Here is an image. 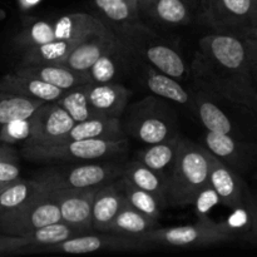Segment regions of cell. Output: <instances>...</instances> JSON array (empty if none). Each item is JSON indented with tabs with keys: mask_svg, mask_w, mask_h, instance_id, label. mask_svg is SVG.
Instances as JSON below:
<instances>
[{
	"mask_svg": "<svg viewBox=\"0 0 257 257\" xmlns=\"http://www.w3.org/2000/svg\"><path fill=\"white\" fill-rule=\"evenodd\" d=\"M3 145H5V143H3V142H2V141H0V147H2V146H3Z\"/></svg>",
	"mask_w": 257,
	"mask_h": 257,
	"instance_id": "ee69618b",
	"label": "cell"
},
{
	"mask_svg": "<svg viewBox=\"0 0 257 257\" xmlns=\"http://www.w3.org/2000/svg\"><path fill=\"white\" fill-rule=\"evenodd\" d=\"M243 42H245L251 73H252L253 80H255L257 87V28L252 29L247 35L243 37Z\"/></svg>",
	"mask_w": 257,
	"mask_h": 257,
	"instance_id": "ab89813d",
	"label": "cell"
},
{
	"mask_svg": "<svg viewBox=\"0 0 257 257\" xmlns=\"http://www.w3.org/2000/svg\"><path fill=\"white\" fill-rule=\"evenodd\" d=\"M255 0H206L205 22L215 33L243 38L253 29Z\"/></svg>",
	"mask_w": 257,
	"mask_h": 257,
	"instance_id": "7c38bea8",
	"label": "cell"
},
{
	"mask_svg": "<svg viewBox=\"0 0 257 257\" xmlns=\"http://www.w3.org/2000/svg\"><path fill=\"white\" fill-rule=\"evenodd\" d=\"M124 162L120 160L92 161L77 165H54L38 171L33 180L45 190H85L100 187L120 178Z\"/></svg>",
	"mask_w": 257,
	"mask_h": 257,
	"instance_id": "ba28073f",
	"label": "cell"
},
{
	"mask_svg": "<svg viewBox=\"0 0 257 257\" xmlns=\"http://www.w3.org/2000/svg\"><path fill=\"white\" fill-rule=\"evenodd\" d=\"M22 177L19 156L13 146L3 145L0 147V186Z\"/></svg>",
	"mask_w": 257,
	"mask_h": 257,
	"instance_id": "d590c367",
	"label": "cell"
},
{
	"mask_svg": "<svg viewBox=\"0 0 257 257\" xmlns=\"http://www.w3.org/2000/svg\"><path fill=\"white\" fill-rule=\"evenodd\" d=\"M88 103L99 117L120 118L132 98V90L123 83H88L84 85Z\"/></svg>",
	"mask_w": 257,
	"mask_h": 257,
	"instance_id": "ffe728a7",
	"label": "cell"
},
{
	"mask_svg": "<svg viewBox=\"0 0 257 257\" xmlns=\"http://www.w3.org/2000/svg\"><path fill=\"white\" fill-rule=\"evenodd\" d=\"M120 118L95 117L83 122L74 123L69 132L63 136L60 140L53 143L67 142L75 140H120L124 138Z\"/></svg>",
	"mask_w": 257,
	"mask_h": 257,
	"instance_id": "d4e9b609",
	"label": "cell"
},
{
	"mask_svg": "<svg viewBox=\"0 0 257 257\" xmlns=\"http://www.w3.org/2000/svg\"><path fill=\"white\" fill-rule=\"evenodd\" d=\"M30 132H32L30 117L14 119L0 128V141L5 145L13 146V147L20 145V143L23 146L29 140Z\"/></svg>",
	"mask_w": 257,
	"mask_h": 257,
	"instance_id": "8d00e7d4",
	"label": "cell"
},
{
	"mask_svg": "<svg viewBox=\"0 0 257 257\" xmlns=\"http://www.w3.org/2000/svg\"><path fill=\"white\" fill-rule=\"evenodd\" d=\"M62 221L59 207L44 188L34 198L0 218V233L24 236L43 226Z\"/></svg>",
	"mask_w": 257,
	"mask_h": 257,
	"instance_id": "30bf717a",
	"label": "cell"
},
{
	"mask_svg": "<svg viewBox=\"0 0 257 257\" xmlns=\"http://www.w3.org/2000/svg\"><path fill=\"white\" fill-rule=\"evenodd\" d=\"M28 246H30V241L25 236L0 233V256L24 253V250Z\"/></svg>",
	"mask_w": 257,
	"mask_h": 257,
	"instance_id": "f35d334b",
	"label": "cell"
},
{
	"mask_svg": "<svg viewBox=\"0 0 257 257\" xmlns=\"http://www.w3.org/2000/svg\"><path fill=\"white\" fill-rule=\"evenodd\" d=\"M115 37L140 62L151 65L178 82H188V63L175 44L141 22L113 28Z\"/></svg>",
	"mask_w": 257,
	"mask_h": 257,
	"instance_id": "7a4b0ae2",
	"label": "cell"
},
{
	"mask_svg": "<svg viewBox=\"0 0 257 257\" xmlns=\"http://www.w3.org/2000/svg\"><path fill=\"white\" fill-rule=\"evenodd\" d=\"M127 202L122 178L100 186L95 192L92 206V226L97 232H105L113 218Z\"/></svg>",
	"mask_w": 257,
	"mask_h": 257,
	"instance_id": "44dd1931",
	"label": "cell"
},
{
	"mask_svg": "<svg viewBox=\"0 0 257 257\" xmlns=\"http://www.w3.org/2000/svg\"><path fill=\"white\" fill-rule=\"evenodd\" d=\"M138 60V59H137ZM136 79L140 80L141 84L150 90L151 94L163 98L172 103L173 105L192 112L193 107V90L190 85H183L172 77H168L165 73L155 69L151 65L138 60L135 70Z\"/></svg>",
	"mask_w": 257,
	"mask_h": 257,
	"instance_id": "2e32d148",
	"label": "cell"
},
{
	"mask_svg": "<svg viewBox=\"0 0 257 257\" xmlns=\"http://www.w3.org/2000/svg\"><path fill=\"white\" fill-rule=\"evenodd\" d=\"M188 7L191 8L193 13L196 14L197 19L205 20L206 17V0H183Z\"/></svg>",
	"mask_w": 257,
	"mask_h": 257,
	"instance_id": "b9f144b4",
	"label": "cell"
},
{
	"mask_svg": "<svg viewBox=\"0 0 257 257\" xmlns=\"http://www.w3.org/2000/svg\"><path fill=\"white\" fill-rule=\"evenodd\" d=\"M181 137L182 136L175 138V140L166 141V142L146 145L145 148L136 153L135 160L140 161L148 168L161 173L167 178L168 173L171 172L176 160H177Z\"/></svg>",
	"mask_w": 257,
	"mask_h": 257,
	"instance_id": "4316f807",
	"label": "cell"
},
{
	"mask_svg": "<svg viewBox=\"0 0 257 257\" xmlns=\"http://www.w3.org/2000/svg\"><path fill=\"white\" fill-rule=\"evenodd\" d=\"M14 72L19 74L30 75L40 80L49 83L54 87L63 90H70L73 88L80 87L90 83L88 72H78L69 67L59 64V63H50V64H23L15 65Z\"/></svg>",
	"mask_w": 257,
	"mask_h": 257,
	"instance_id": "603a6c76",
	"label": "cell"
},
{
	"mask_svg": "<svg viewBox=\"0 0 257 257\" xmlns=\"http://www.w3.org/2000/svg\"><path fill=\"white\" fill-rule=\"evenodd\" d=\"M83 233L85 232L72 227V226L63 222V221L43 226V227L38 228V230H34L24 235L30 241V246L25 248L24 253L40 252L42 248L63 242V241L69 240V238L74 237V236L83 235Z\"/></svg>",
	"mask_w": 257,
	"mask_h": 257,
	"instance_id": "4dcf8cb0",
	"label": "cell"
},
{
	"mask_svg": "<svg viewBox=\"0 0 257 257\" xmlns=\"http://www.w3.org/2000/svg\"><path fill=\"white\" fill-rule=\"evenodd\" d=\"M117 37L109 27L103 32L85 38L79 43L59 64L78 72H88L93 63L117 43Z\"/></svg>",
	"mask_w": 257,
	"mask_h": 257,
	"instance_id": "7402d4cb",
	"label": "cell"
},
{
	"mask_svg": "<svg viewBox=\"0 0 257 257\" xmlns=\"http://www.w3.org/2000/svg\"><path fill=\"white\" fill-rule=\"evenodd\" d=\"M125 137L143 145H155L180 137L176 105L155 94H147L127 105L120 117Z\"/></svg>",
	"mask_w": 257,
	"mask_h": 257,
	"instance_id": "3957f363",
	"label": "cell"
},
{
	"mask_svg": "<svg viewBox=\"0 0 257 257\" xmlns=\"http://www.w3.org/2000/svg\"><path fill=\"white\" fill-rule=\"evenodd\" d=\"M138 19L155 30H175L198 20L183 0H137Z\"/></svg>",
	"mask_w": 257,
	"mask_h": 257,
	"instance_id": "4fadbf2b",
	"label": "cell"
},
{
	"mask_svg": "<svg viewBox=\"0 0 257 257\" xmlns=\"http://www.w3.org/2000/svg\"><path fill=\"white\" fill-rule=\"evenodd\" d=\"M122 178L127 180L136 187L143 191H147L151 195L155 196L162 208H167L166 205V185L167 178L161 173L151 170L147 166L141 163L140 161L133 160L130 162H124Z\"/></svg>",
	"mask_w": 257,
	"mask_h": 257,
	"instance_id": "484cf974",
	"label": "cell"
},
{
	"mask_svg": "<svg viewBox=\"0 0 257 257\" xmlns=\"http://www.w3.org/2000/svg\"><path fill=\"white\" fill-rule=\"evenodd\" d=\"M45 102L0 90V128L20 118H29Z\"/></svg>",
	"mask_w": 257,
	"mask_h": 257,
	"instance_id": "d6a6232c",
	"label": "cell"
},
{
	"mask_svg": "<svg viewBox=\"0 0 257 257\" xmlns=\"http://www.w3.org/2000/svg\"><path fill=\"white\" fill-rule=\"evenodd\" d=\"M208 161H210L208 182L217 193L220 203L232 210L250 206L253 202L255 196L251 192L245 178L221 162L211 152H208Z\"/></svg>",
	"mask_w": 257,
	"mask_h": 257,
	"instance_id": "9a60e30c",
	"label": "cell"
},
{
	"mask_svg": "<svg viewBox=\"0 0 257 257\" xmlns=\"http://www.w3.org/2000/svg\"><path fill=\"white\" fill-rule=\"evenodd\" d=\"M143 247L140 238L127 237L110 232H87L83 235L65 240L63 242L48 246L40 250V252H57V253H82L99 252V251H131L140 250Z\"/></svg>",
	"mask_w": 257,
	"mask_h": 257,
	"instance_id": "5bb4252c",
	"label": "cell"
},
{
	"mask_svg": "<svg viewBox=\"0 0 257 257\" xmlns=\"http://www.w3.org/2000/svg\"><path fill=\"white\" fill-rule=\"evenodd\" d=\"M193 90L191 114L205 131L257 142V110L235 100Z\"/></svg>",
	"mask_w": 257,
	"mask_h": 257,
	"instance_id": "277c9868",
	"label": "cell"
},
{
	"mask_svg": "<svg viewBox=\"0 0 257 257\" xmlns=\"http://www.w3.org/2000/svg\"><path fill=\"white\" fill-rule=\"evenodd\" d=\"M99 187L85 190H44L59 207L63 222L83 232H93V198Z\"/></svg>",
	"mask_w": 257,
	"mask_h": 257,
	"instance_id": "ac0fdd59",
	"label": "cell"
},
{
	"mask_svg": "<svg viewBox=\"0 0 257 257\" xmlns=\"http://www.w3.org/2000/svg\"><path fill=\"white\" fill-rule=\"evenodd\" d=\"M122 182L128 205L132 206L138 212L152 218V220H160L161 212H162L163 208L157 201V198L153 195H151L150 192H147V191H143L141 188L136 187L135 185L128 182L124 178H122Z\"/></svg>",
	"mask_w": 257,
	"mask_h": 257,
	"instance_id": "836d02e7",
	"label": "cell"
},
{
	"mask_svg": "<svg viewBox=\"0 0 257 257\" xmlns=\"http://www.w3.org/2000/svg\"><path fill=\"white\" fill-rule=\"evenodd\" d=\"M118 39V38H117ZM137 58L124 47L119 39L88 69L92 83H123L135 77Z\"/></svg>",
	"mask_w": 257,
	"mask_h": 257,
	"instance_id": "d6986e66",
	"label": "cell"
},
{
	"mask_svg": "<svg viewBox=\"0 0 257 257\" xmlns=\"http://www.w3.org/2000/svg\"><path fill=\"white\" fill-rule=\"evenodd\" d=\"M42 187L33 178H18L0 186V218L24 206L40 192Z\"/></svg>",
	"mask_w": 257,
	"mask_h": 257,
	"instance_id": "f546056e",
	"label": "cell"
},
{
	"mask_svg": "<svg viewBox=\"0 0 257 257\" xmlns=\"http://www.w3.org/2000/svg\"><path fill=\"white\" fill-rule=\"evenodd\" d=\"M255 29H256V28H255Z\"/></svg>",
	"mask_w": 257,
	"mask_h": 257,
	"instance_id": "f6af8a7d",
	"label": "cell"
},
{
	"mask_svg": "<svg viewBox=\"0 0 257 257\" xmlns=\"http://www.w3.org/2000/svg\"><path fill=\"white\" fill-rule=\"evenodd\" d=\"M202 146L245 180L257 177V142L206 131Z\"/></svg>",
	"mask_w": 257,
	"mask_h": 257,
	"instance_id": "8fae6325",
	"label": "cell"
},
{
	"mask_svg": "<svg viewBox=\"0 0 257 257\" xmlns=\"http://www.w3.org/2000/svg\"><path fill=\"white\" fill-rule=\"evenodd\" d=\"M257 28V0H255V15H253V29Z\"/></svg>",
	"mask_w": 257,
	"mask_h": 257,
	"instance_id": "7bdbcfd3",
	"label": "cell"
},
{
	"mask_svg": "<svg viewBox=\"0 0 257 257\" xmlns=\"http://www.w3.org/2000/svg\"><path fill=\"white\" fill-rule=\"evenodd\" d=\"M84 85L67 90L65 94L60 99L57 100L58 104L64 108L65 112L73 118L75 123L83 122V120L90 119V118L99 117V115L93 112L89 103H88Z\"/></svg>",
	"mask_w": 257,
	"mask_h": 257,
	"instance_id": "e575fe53",
	"label": "cell"
},
{
	"mask_svg": "<svg viewBox=\"0 0 257 257\" xmlns=\"http://www.w3.org/2000/svg\"><path fill=\"white\" fill-rule=\"evenodd\" d=\"M188 85L257 110V87L241 37L203 35L188 63Z\"/></svg>",
	"mask_w": 257,
	"mask_h": 257,
	"instance_id": "6da1fadb",
	"label": "cell"
},
{
	"mask_svg": "<svg viewBox=\"0 0 257 257\" xmlns=\"http://www.w3.org/2000/svg\"><path fill=\"white\" fill-rule=\"evenodd\" d=\"M84 39L85 38L72 40H54V42L30 47L19 53V60L17 65L59 63Z\"/></svg>",
	"mask_w": 257,
	"mask_h": 257,
	"instance_id": "83f0119b",
	"label": "cell"
},
{
	"mask_svg": "<svg viewBox=\"0 0 257 257\" xmlns=\"http://www.w3.org/2000/svg\"><path fill=\"white\" fill-rule=\"evenodd\" d=\"M208 177V151L202 145L181 137L177 160L167 176V207L185 208L192 205L198 193L210 185Z\"/></svg>",
	"mask_w": 257,
	"mask_h": 257,
	"instance_id": "5b68a950",
	"label": "cell"
},
{
	"mask_svg": "<svg viewBox=\"0 0 257 257\" xmlns=\"http://www.w3.org/2000/svg\"><path fill=\"white\" fill-rule=\"evenodd\" d=\"M100 19L110 29L140 22L137 0H94Z\"/></svg>",
	"mask_w": 257,
	"mask_h": 257,
	"instance_id": "1f68e13d",
	"label": "cell"
},
{
	"mask_svg": "<svg viewBox=\"0 0 257 257\" xmlns=\"http://www.w3.org/2000/svg\"><path fill=\"white\" fill-rule=\"evenodd\" d=\"M217 203H220L217 193L215 192V190L210 185H207L198 193L192 205L195 206V212L198 216V218H203L210 217L208 213L212 210L213 206H216Z\"/></svg>",
	"mask_w": 257,
	"mask_h": 257,
	"instance_id": "74e56055",
	"label": "cell"
},
{
	"mask_svg": "<svg viewBox=\"0 0 257 257\" xmlns=\"http://www.w3.org/2000/svg\"><path fill=\"white\" fill-rule=\"evenodd\" d=\"M243 241L257 246V197H255V201H253L252 221H251L250 230H248V232L243 237Z\"/></svg>",
	"mask_w": 257,
	"mask_h": 257,
	"instance_id": "60d3db41",
	"label": "cell"
},
{
	"mask_svg": "<svg viewBox=\"0 0 257 257\" xmlns=\"http://www.w3.org/2000/svg\"><path fill=\"white\" fill-rule=\"evenodd\" d=\"M0 90L40 102H57L67 92L44 80L30 75L19 74L14 70L3 75L0 79Z\"/></svg>",
	"mask_w": 257,
	"mask_h": 257,
	"instance_id": "cb8c5ba5",
	"label": "cell"
},
{
	"mask_svg": "<svg viewBox=\"0 0 257 257\" xmlns=\"http://www.w3.org/2000/svg\"><path fill=\"white\" fill-rule=\"evenodd\" d=\"M130 151L128 137L120 140H75L47 145L23 146L22 156L34 162H92L120 160Z\"/></svg>",
	"mask_w": 257,
	"mask_h": 257,
	"instance_id": "52a82bcc",
	"label": "cell"
},
{
	"mask_svg": "<svg viewBox=\"0 0 257 257\" xmlns=\"http://www.w3.org/2000/svg\"><path fill=\"white\" fill-rule=\"evenodd\" d=\"M143 247L198 248L233 241L221 223L210 217L198 218L196 223L173 227H156L140 238Z\"/></svg>",
	"mask_w": 257,
	"mask_h": 257,
	"instance_id": "9c48e42d",
	"label": "cell"
},
{
	"mask_svg": "<svg viewBox=\"0 0 257 257\" xmlns=\"http://www.w3.org/2000/svg\"><path fill=\"white\" fill-rule=\"evenodd\" d=\"M156 227H158V221L142 215L125 202L122 210L113 218L105 232L117 233V235L127 236V237L141 238L145 233L150 232L151 230Z\"/></svg>",
	"mask_w": 257,
	"mask_h": 257,
	"instance_id": "f1b7e54d",
	"label": "cell"
},
{
	"mask_svg": "<svg viewBox=\"0 0 257 257\" xmlns=\"http://www.w3.org/2000/svg\"><path fill=\"white\" fill-rule=\"evenodd\" d=\"M30 137L23 146L55 142L67 135L75 122L57 102H45L30 115Z\"/></svg>",
	"mask_w": 257,
	"mask_h": 257,
	"instance_id": "e0dca14e",
	"label": "cell"
},
{
	"mask_svg": "<svg viewBox=\"0 0 257 257\" xmlns=\"http://www.w3.org/2000/svg\"><path fill=\"white\" fill-rule=\"evenodd\" d=\"M107 25L87 13H70L55 18L29 19L13 34L12 45L18 54L34 45L54 40L82 39L103 32Z\"/></svg>",
	"mask_w": 257,
	"mask_h": 257,
	"instance_id": "8992f818",
	"label": "cell"
}]
</instances>
